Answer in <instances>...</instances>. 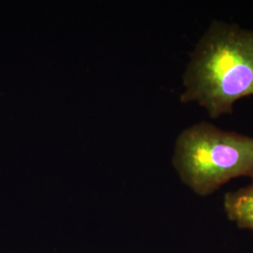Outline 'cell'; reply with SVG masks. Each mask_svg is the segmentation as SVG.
Segmentation results:
<instances>
[{"label":"cell","mask_w":253,"mask_h":253,"mask_svg":"<svg viewBox=\"0 0 253 253\" xmlns=\"http://www.w3.org/2000/svg\"><path fill=\"white\" fill-rule=\"evenodd\" d=\"M172 163L187 187L208 196L236 177L253 180V137L202 121L178 135Z\"/></svg>","instance_id":"obj_2"},{"label":"cell","mask_w":253,"mask_h":253,"mask_svg":"<svg viewBox=\"0 0 253 253\" xmlns=\"http://www.w3.org/2000/svg\"><path fill=\"white\" fill-rule=\"evenodd\" d=\"M223 207L231 221L241 229L253 231V180L247 187L226 193Z\"/></svg>","instance_id":"obj_3"},{"label":"cell","mask_w":253,"mask_h":253,"mask_svg":"<svg viewBox=\"0 0 253 253\" xmlns=\"http://www.w3.org/2000/svg\"><path fill=\"white\" fill-rule=\"evenodd\" d=\"M181 102H196L211 118L230 115L253 96V29L220 20L201 37L183 74Z\"/></svg>","instance_id":"obj_1"}]
</instances>
